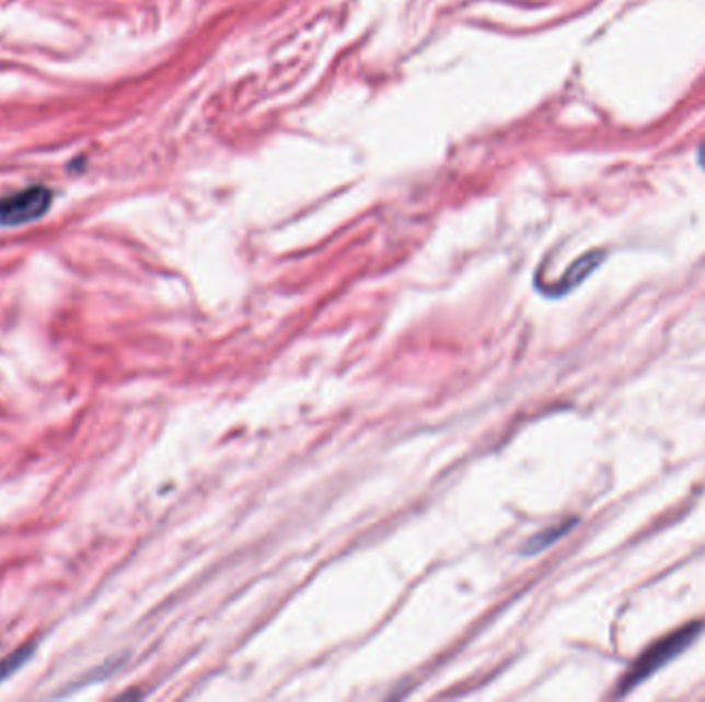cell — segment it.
Returning <instances> with one entry per match:
<instances>
[{
	"label": "cell",
	"mask_w": 705,
	"mask_h": 702,
	"mask_svg": "<svg viewBox=\"0 0 705 702\" xmlns=\"http://www.w3.org/2000/svg\"><path fill=\"white\" fill-rule=\"evenodd\" d=\"M704 629L705 622L695 620V622H687V624L679 627L677 631L669 632L667 636L658 639L623 674V678L619 680L615 697H625V694L634 692L637 686L650 680L654 674H658L660 669H664L674 659H679L700 639V634L704 632Z\"/></svg>",
	"instance_id": "6da1fadb"
},
{
	"label": "cell",
	"mask_w": 705,
	"mask_h": 702,
	"mask_svg": "<svg viewBox=\"0 0 705 702\" xmlns=\"http://www.w3.org/2000/svg\"><path fill=\"white\" fill-rule=\"evenodd\" d=\"M53 207L46 186H32L0 198V227H19L42 219Z\"/></svg>",
	"instance_id": "7a4b0ae2"
},
{
	"label": "cell",
	"mask_w": 705,
	"mask_h": 702,
	"mask_svg": "<svg viewBox=\"0 0 705 702\" xmlns=\"http://www.w3.org/2000/svg\"><path fill=\"white\" fill-rule=\"evenodd\" d=\"M602 260H604V251H588V254H583L582 258H578L576 262L571 264L565 270L562 281L557 282L548 293L553 297H562V295L571 293L576 286H580L599 268Z\"/></svg>",
	"instance_id": "3957f363"
},
{
	"label": "cell",
	"mask_w": 705,
	"mask_h": 702,
	"mask_svg": "<svg viewBox=\"0 0 705 702\" xmlns=\"http://www.w3.org/2000/svg\"><path fill=\"white\" fill-rule=\"evenodd\" d=\"M576 526H578V519L571 517V519H565V522H559L555 526L547 527V529L534 534L529 542L522 546V554L524 557H536V554L545 552L551 546L557 545Z\"/></svg>",
	"instance_id": "277c9868"
},
{
	"label": "cell",
	"mask_w": 705,
	"mask_h": 702,
	"mask_svg": "<svg viewBox=\"0 0 705 702\" xmlns=\"http://www.w3.org/2000/svg\"><path fill=\"white\" fill-rule=\"evenodd\" d=\"M36 647V643H30V645H23L21 650L13 651L11 655H7V657L0 659V685L4 680H9L18 671L19 667L25 666L34 657Z\"/></svg>",
	"instance_id": "5b68a950"
},
{
	"label": "cell",
	"mask_w": 705,
	"mask_h": 702,
	"mask_svg": "<svg viewBox=\"0 0 705 702\" xmlns=\"http://www.w3.org/2000/svg\"><path fill=\"white\" fill-rule=\"evenodd\" d=\"M700 163L705 167V144L700 149Z\"/></svg>",
	"instance_id": "8992f818"
}]
</instances>
